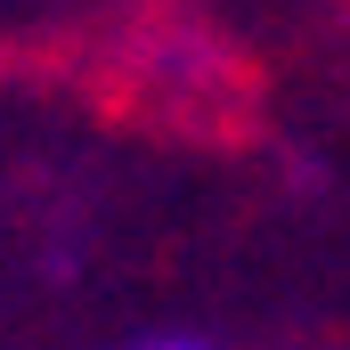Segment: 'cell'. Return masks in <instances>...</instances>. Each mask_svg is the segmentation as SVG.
<instances>
[{"label": "cell", "instance_id": "1", "mask_svg": "<svg viewBox=\"0 0 350 350\" xmlns=\"http://www.w3.org/2000/svg\"><path fill=\"white\" fill-rule=\"evenodd\" d=\"M114 350H212L204 334H131V342H114Z\"/></svg>", "mask_w": 350, "mask_h": 350}, {"label": "cell", "instance_id": "2", "mask_svg": "<svg viewBox=\"0 0 350 350\" xmlns=\"http://www.w3.org/2000/svg\"><path fill=\"white\" fill-rule=\"evenodd\" d=\"M0 8H8V0H0Z\"/></svg>", "mask_w": 350, "mask_h": 350}]
</instances>
